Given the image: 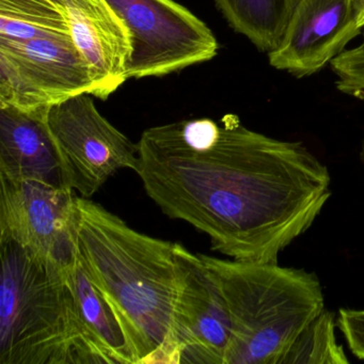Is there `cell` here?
<instances>
[{
    "label": "cell",
    "mask_w": 364,
    "mask_h": 364,
    "mask_svg": "<svg viewBox=\"0 0 364 364\" xmlns=\"http://www.w3.org/2000/svg\"><path fill=\"white\" fill-rule=\"evenodd\" d=\"M138 176L172 219L234 259L277 262L331 197V176L302 142L247 129L234 114L146 129Z\"/></svg>",
    "instance_id": "cell-1"
},
{
    "label": "cell",
    "mask_w": 364,
    "mask_h": 364,
    "mask_svg": "<svg viewBox=\"0 0 364 364\" xmlns=\"http://www.w3.org/2000/svg\"><path fill=\"white\" fill-rule=\"evenodd\" d=\"M76 249L118 318L136 364L180 363L171 340L181 282L176 242L140 233L80 196Z\"/></svg>",
    "instance_id": "cell-2"
},
{
    "label": "cell",
    "mask_w": 364,
    "mask_h": 364,
    "mask_svg": "<svg viewBox=\"0 0 364 364\" xmlns=\"http://www.w3.org/2000/svg\"><path fill=\"white\" fill-rule=\"evenodd\" d=\"M231 321L227 364H279L302 330L325 310L316 274L278 262L223 259L199 253Z\"/></svg>",
    "instance_id": "cell-3"
},
{
    "label": "cell",
    "mask_w": 364,
    "mask_h": 364,
    "mask_svg": "<svg viewBox=\"0 0 364 364\" xmlns=\"http://www.w3.org/2000/svg\"><path fill=\"white\" fill-rule=\"evenodd\" d=\"M0 364L93 363L80 334L68 274L0 242Z\"/></svg>",
    "instance_id": "cell-4"
},
{
    "label": "cell",
    "mask_w": 364,
    "mask_h": 364,
    "mask_svg": "<svg viewBox=\"0 0 364 364\" xmlns=\"http://www.w3.org/2000/svg\"><path fill=\"white\" fill-rule=\"evenodd\" d=\"M133 38L129 80L163 77L212 60L218 41L210 27L174 0H108Z\"/></svg>",
    "instance_id": "cell-5"
},
{
    "label": "cell",
    "mask_w": 364,
    "mask_h": 364,
    "mask_svg": "<svg viewBox=\"0 0 364 364\" xmlns=\"http://www.w3.org/2000/svg\"><path fill=\"white\" fill-rule=\"evenodd\" d=\"M68 188L90 199L121 169L138 173L139 146L97 110L92 95H80L48 112Z\"/></svg>",
    "instance_id": "cell-6"
},
{
    "label": "cell",
    "mask_w": 364,
    "mask_h": 364,
    "mask_svg": "<svg viewBox=\"0 0 364 364\" xmlns=\"http://www.w3.org/2000/svg\"><path fill=\"white\" fill-rule=\"evenodd\" d=\"M0 242L67 276L77 259L76 197L69 188L0 176Z\"/></svg>",
    "instance_id": "cell-7"
},
{
    "label": "cell",
    "mask_w": 364,
    "mask_h": 364,
    "mask_svg": "<svg viewBox=\"0 0 364 364\" xmlns=\"http://www.w3.org/2000/svg\"><path fill=\"white\" fill-rule=\"evenodd\" d=\"M95 92L92 71L72 39H0V106L38 109Z\"/></svg>",
    "instance_id": "cell-8"
},
{
    "label": "cell",
    "mask_w": 364,
    "mask_h": 364,
    "mask_svg": "<svg viewBox=\"0 0 364 364\" xmlns=\"http://www.w3.org/2000/svg\"><path fill=\"white\" fill-rule=\"evenodd\" d=\"M181 282L171 340L180 363L227 364L231 321L223 294L199 253L176 244Z\"/></svg>",
    "instance_id": "cell-9"
},
{
    "label": "cell",
    "mask_w": 364,
    "mask_h": 364,
    "mask_svg": "<svg viewBox=\"0 0 364 364\" xmlns=\"http://www.w3.org/2000/svg\"><path fill=\"white\" fill-rule=\"evenodd\" d=\"M362 33L355 0H295L269 65L296 78L308 77L342 54Z\"/></svg>",
    "instance_id": "cell-10"
},
{
    "label": "cell",
    "mask_w": 364,
    "mask_h": 364,
    "mask_svg": "<svg viewBox=\"0 0 364 364\" xmlns=\"http://www.w3.org/2000/svg\"><path fill=\"white\" fill-rule=\"evenodd\" d=\"M67 18L72 41L92 71L93 97L106 100L127 78L133 38L108 0H55Z\"/></svg>",
    "instance_id": "cell-11"
},
{
    "label": "cell",
    "mask_w": 364,
    "mask_h": 364,
    "mask_svg": "<svg viewBox=\"0 0 364 364\" xmlns=\"http://www.w3.org/2000/svg\"><path fill=\"white\" fill-rule=\"evenodd\" d=\"M48 109L0 106V176L68 188L63 161L48 127Z\"/></svg>",
    "instance_id": "cell-12"
},
{
    "label": "cell",
    "mask_w": 364,
    "mask_h": 364,
    "mask_svg": "<svg viewBox=\"0 0 364 364\" xmlns=\"http://www.w3.org/2000/svg\"><path fill=\"white\" fill-rule=\"evenodd\" d=\"M80 334L93 363L136 364L124 331L80 257L68 274Z\"/></svg>",
    "instance_id": "cell-13"
},
{
    "label": "cell",
    "mask_w": 364,
    "mask_h": 364,
    "mask_svg": "<svg viewBox=\"0 0 364 364\" xmlns=\"http://www.w3.org/2000/svg\"><path fill=\"white\" fill-rule=\"evenodd\" d=\"M215 4L234 31L257 50L269 53L284 33L295 0H215Z\"/></svg>",
    "instance_id": "cell-14"
},
{
    "label": "cell",
    "mask_w": 364,
    "mask_h": 364,
    "mask_svg": "<svg viewBox=\"0 0 364 364\" xmlns=\"http://www.w3.org/2000/svg\"><path fill=\"white\" fill-rule=\"evenodd\" d=\"M0 39H71L55 0H0Z\"/></svg>",
    "instance_id": "cell-15"
},
{
    "label": "cell",
    "mask_w": 364,
    "mask_h": 364,
    "mask_svg": "<svg viewBox=\"0 0 364 364\" xmlns=\"http://www.w3.org/2000/svg\"><path fill=\"white\" fill-rule=\"evenodd\" d=\"M336 315L323 311L295 338L279 364H346L348 358L336 338Z\"/></svg>",
    "instance_id": "cell-16"
},
{
    "label": "cell",
    "mask_w": 364,
    "mask_h": 364,
    "mask_svg": "<svg viewBox=\"0 0 364 364\" xmlns=\"http://www.w3.org/2000/svg\"><path fill=\"white\" fill-rule=\"evenodd\" d=\"M330 67L336 74V87L340 92L363 99L364 31L361 43L355 48L345 50L330 63Z\"/></svg>",
    "instance_id": "cell-17"
},
{
    "label": "cell",
    "mask_w": 364,
    "mask_h": 364,
    "mask_svg": "<svg viewBox=\"0 0 364 364\" xmlns=\"http://www.w3.org/2000/svg\"><path fill=\"white\" fill-rule=\"evenodd\" d=\"M336 326L350 353L357 359L364 360V310L340 309Z\"/></svg>",
    "instance_id": "cell-18"
},
{
    "label": "cell",
    "mask_w": 364,
    "mask_h": 364,
    "mask_svg": "<svg viewBox=\"0 0 364 364\" xmlns=\"http://www.w3.org/2000/svg\"><path fill=\"white\" fill-rule=\"evenodd\" d=\"M358 8V25L360 28H364V0H355Z\"/></svg>",
    "instance_id": "cell-19"
},
{
    "label": "cell",
    "mask_w": 364,
    "mask_h": 364,
    "mask_svg": "<svg viewBox=\"0 0 364 364\" xmlns=\"http://www.w3.org/2000/svg\"><path fill=\"white\" fill-rule=\"evenodd\" d=\"M359 159L364 165V133L361 140V146H360Z\"/></svg>",
    "instance_id": "cell-20"
}]
</instances>
